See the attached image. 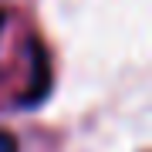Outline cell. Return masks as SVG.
<instances>
[{
  "instance_id": "obj_1",
  "label": "cell",
  "mask_w": 152,
  "mask_h": 152,
  "mask_svg": "<svg viewBox=\"0 0 152 152\" xmlns=\"http://www.w3.org/2000/svg\"><path fill=\"white\" fill-rule=\"evenodd\" d=\"M0 152H20L17 139H14V135H10L7 129H0Z\"/></svg>"
},
{
  "instance_id": "obj_2",
  "label": "cell",
  "mask_w": 152,
  "mask_h": 152,
  "mask_svg": "<svg viewBox=\"0 0 152 152\" xmlns=\"http://www.w3.org/2000/svg\"><path fill=\"white\" fill-rule=\"evenodd\" d=\"M0 34H4V14H0Z\"/></svg>"
}]
</instances>
